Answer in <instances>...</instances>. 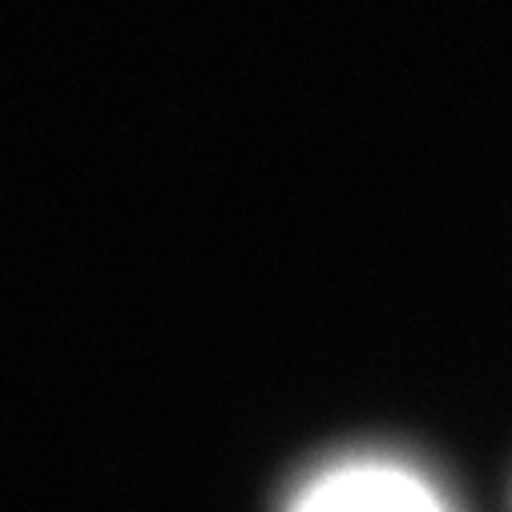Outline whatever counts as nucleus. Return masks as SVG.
I'll use <instances>...</instances> for the list:
<instances>
[{
    "mask_svg": "<svg viewBox=\"0 0 512 512\" xmlns=\"http://www.w3.org/2000/svg\"><path fill=\"white\" fill-rule=\"evenodd\" d=\"M283 512H460L448 488L400 452H347L307 472Z\"/></svg>",
    "mask_w": 512,
    "mask_h": 512,
    "instance_id": "f257e3e1",
    "label": "nucleus"
}]
</instances>
